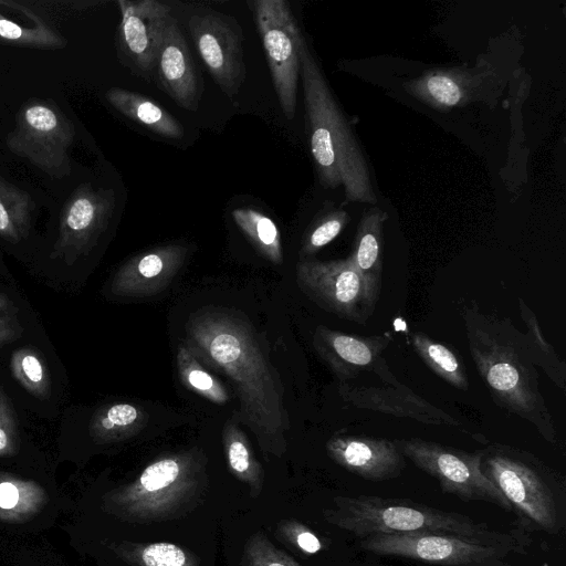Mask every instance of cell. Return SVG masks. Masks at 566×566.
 <instances>
[{"mask_svg":"<svg viewBox=\"0 0 566 566\" xmlns=\"http://www.w3.org/2000/svg\"><path fill=\"white\" fill-rule=\"evenodd\" d=\"M247 566H301L277 549L263 534H254L245 546Z\"/></svg>","mask_w":566,"mask_h":566,"instance_id":"cell-33","label":"cell"},{"mask_svg":"<svg viewBox=\"0 0 566 566\" xmlns=\"http://www.w3.org/2000/svg\"><path fill=\"white\" fill-rule=\"evenodd\" d=\"M296 283L311 301L343 319L365 324L374 313L376 303L349 258L301 260Z\"/></svg>","mask_w":566,"mask_h":566,"instance_id":"cell-10","label":"cell"},{"mask_svg":"<svg viewBox=\"0 0 566 566\" xmlns=\"http://www.w3.org/2000/svg\"><path fill=\"white\" fill-rule=\"evenodd\" d=\"M348 220L347 212L343 210H335L322 217L305 234L301 254L312 255L331 243L346 227Z\"/></svg>","mask_w":566,"mask_h":566,"instance_id":"cell-31","label":"cell"},{"mask_svg":"<svg viewBox=\"0 0 566 566\" xmlns=\"http://www.w3.org/2000/svg\"><path fill=\"white\" fill-rule=\"evenodd\" d=\"M189 30L213 81L234 97L245 80L243 32L238 21L220 12L197 13L189 20Z\"/></svg>","mask_w":566,"mask_h":566,"instance_id":"cell-11","label":"cell"},{"mask_svg":"<svg viewBox=\"0 0 566 566\" xmlns=\"http://www.w3.org/2000/svg\"><path fill=\"white\" fill-rule=\"evenodd\" d=\"M222 443L230 471L237 479L249 484L253 496H258L263 485L262 465L255 459L245 433L233 419L223 426Z\"/></svg>","mask_w":566,"mask_h":566,"instance_id":"cell-23","label":"cell"},{"mask_svg":"<svg viewBox=\"0 0 566 566\" xmlns=\"http://www.w3.org/2000/svg\"><path fill=\"white\" fill-rule=\"evenodd\" d=\"M202 454L181 451L149 463L129 484L105 494L104 507L123 518H155L175 510L203 473Z\"/></svg>","mask_w":566,"mask_h":566,"instance_id":"cell-7","label":"cell"},{"mask_svg":"<svg viewBox=\"0 0 566 566\" xmlns=\"http://www.w3.org/2000/svg\"><path fill=\"white\" fill-rule=\"evenodd\" d=\"M300 64L311 153L321 184L326 188L342 186L349 201L375 203L365 157L304 36Z\"/></svg>","mask_w":566,"mask_h":566,"instance_id":"cell-3","label":"cell"},{"mask_svg":"<svg viewBox=\"0 0 566 566\" xmlns=\"http://www.w3.org/2000/svg\"><path fill=\"white\" fill-rule=\"evenodd\" d=\"M490 566H511V565L503 563V559H499Z\"/></svg>","mask_w":566,"mask_h":566,"instance_id":"cell-39","label":"cell"},{"mask_svg":"<svg viewBox=\"0 0 566 566\" xmlns=\"http://www.w3.org/2000/svg\"><path fill=\"white\" fill-rule=\"evenodd\" d=\"M185 331L182 345L230 380L239 421L265 450L280 452L290 429L283 385L251 322L238 311L206 306L189 316Z\"/></svg>","mask_w":566,"mask_h":566,"instance_id":"cell-1","label":"cell"},{"mask_svg":"<svg viewBox=\"0 0 566 566\" xmlns=\"http://www.w3.org/2000/svg\"><path fill=\"white\" fill-rule=\"evenodd\" d=\"M460 314L472 360L493 401L532 423L545 441L556 443L555 423L524 332L509 317L483 312L474 301Z\"/></svg>","mask_w":566,"mask_h":566,"instance_id":"cell-2","label":"cell"},{"mask_svg":"<svg viewBox=\"0 0 566 566\" xmlns=\"http://www.w3.org/2000/svg\"><path fill=\"white\" fill-rule=\"evenodd\" d=\"M332 460L345 470L369 481L399 476L405 457L394 440L366 434H336L326 443Z\"/></svg>","mask_w":566,"mask_h":566,"instance_id":"cell-17","label":"cell"},{"mask_svg":"<svg viewBox=\"0 0 566 566\" xmlns=\"http://www.w3.org/2000/svg\"><path fill=\"white\" fill-rule=\"evenodd\" d=\"M187 253L182 244H166L133 256L115 273L112 293L143 298L163 292L184 265Z\"/></svg>","mask_w":566,"mask_h":566,"instance_id":"cell-15","label":"cell"},{"mask_svg":"<svg viewBox=\"0 0 566 566\" xmlns=\"http://www.w3.org/2000/svg\"><path fill=\"white\" fill-rule=\"evenodd\" d=\"M46 503L48 493L41 484L0 472V522L25 523L38 515Z\"/></svg>","mask_w":566,"mask_h":566,"instance_id":"cell-21","label":"cell"},{"mask_svg":"<svg viewBox=\"0 0 566 566\" xmlns=\"http://www.w3.org/2000/svg\"><path fill=\"white\" fill-rule=\"evenodd\" d=\"M409 342L421 360L440 378L467 391L469 378L461 357L450 347L439 343L421 332H411Z\"/></svg>","mask_w":566,"mask_h":566,"instance_id":"cell-24","label":"cell"},{"mask_svg":"<svg viewBox=\"0 0 566 566\" xmlns=\"http://www.w3.org/2000/svg\"><path fill=\"white\" fill-rule=\"evenodd\" d=\"M394 442L405 458L436 479L444 492L465 502H489L512 513L507 500L480 470L481 450L467 452L421 438Z\"/></svg>","mask_w":566,"mask_h":566,"instance_id":"cell-8","label":"cell"},{"mask_svg":"<svg viewBox=\"0 0 566 566\" xmlns=\"http://www.w3.org/2000/svg\"><path fill=\"white\" fill-rule=\"evenodd\" d=\"M22 327L12 315L0 317V347L19 338Z\"/></svg>","mask_w":566,"mask_h":566,"instance_id":"cell-37","label":"cell"},{"mask_svg":"<svg viewBox=\"0 0 566 566\" xmlns=\"http://www.w3.org/2000/svg\"><path fill=\"white\" fill-rule=\"evenodd\" d=\"M149 416L140 406L116 402L103 406L92 417L90 436L96 443H111L138 434Z\"/></svg>","mask_w":566,"mask_h":566,"instance_id":"cell-22","label":"cell"},{"mask_svg":"<svg viewBox=\"0 0 566 566\" xmlns=\"http://www.w3.org/2000/svg\"><path fill=\"white\" fill-rule=\"evenodd\" d=\"M20 438L15 415L10 399L0 387V457H11L19 451Z\"/></svg>","mask_w":566,"mask_h":566,"instance_id":"cell-34","label":"cell"},{"mask_svg":"<svg viewBox=\"0 0 566 566\" xmlns=\"http://www.w3.org/2000/svg\"><path fill=\"white\" fill-rule=\"evenodd\" d=\"M106 98L126 117L163 137L179 139L185 134L182 125L148 96L123 88H111Z\"/></svg>","mask_w":566,"mask_h":566,"instance_id":"cell-20","label":"cell"},{"mask_svg":"<svg viewBox=\"0 0 566 566\" xmlns=\"http://www.w3.org/2000/svg\"><path fill=\"white\" fill-rule=\"evenodd\" d=\"M528 537L515 530L502 537L441 532L371 534L360 548L379 556L401 557L443 566H490L509 553H525Z\"/></svg>","mask_w":566,"mask_h":566,"instance_id":"cell-6","label":"cell"},{"mask_svg":"<svg viewBox=\"0 0 566 566\" xmlns=\"http://www.w3.org/2000/svg\"><path fill=\"white\" fill-rule=\"evenodd\" d=\"M13 308L14 306L10 298L4 294H0V317L11 315Z\"/></svg>","mask_w":566,"mask_h":566,"instance_id":"cell-38","label":"cell"},{"mask_svg":"<svg viewBox=\"0 0 566 566\" xmlns=\"http://www.w3.org/2000/svg\"><path fill=\"white\" fill-rule=\"evenodd\" d=\"M10 367L15 380L33 397L46 400L51 396L50 375L36 348L24 346L13 352Z\"/></svg>","mask_w":566,"mask_h":566,"instance_id":"cell-29","label":"cell"},{"mask_svg":"<svg viewBox=\"0 0 566 566\" xmlns=\"http://www.w3.org/2000/svg\"><path fill=\"white\" fill-rule=\"evenodd\" d=\"M326 520L360 539L371 534L441 532L475 537H502L484 522L403 499L377 495L336 496Z\"/></svg>","mask_w":566,"mask_h":566,"instance_id":"cell-5","label":"cell"},{"mask_svg":"<svg viewBox=\"0 0 566 566\" xmlns=\"http://www.w3.org/2000/svg\"><path fill=\"white\" fill-rule=\"evenodd\" d=\"M390 343L388 335H350L324 325H318L313 335L316 353L340 382L363 373H374L385 384L397 380L382 357Z\"/></svg>","mask_w":566,"mask_h":566,"instance_id":"cell-12","label":"cell"},{"mask_svg":"<svg viewBox=\"0 0 566 566\" xmlns=\"http://www.w3.org/2000/svg\"><path fill=\"white\" fill-rule=\"evenodd\" d=\"M521 317L525 324V337L536 366L562 390L566 389V364L545 338L533 310L522 297L517 298Z\"/></svg>","mask_w":566,"mask_h":566,"instance_id":"cell-25","label":"cell"},{"mask_svg":"<svg viewBox=\"0 0 566 566\" xmlns=\"http://www.w3.org/2000/svg\"><path fill=\"white\" fill-rule=\"evenodd\" d=\"M18 195L0 190V234L8 240L19 241L28 227V210L19 207Z\"/></svg>","mask_w":566,"mask_h":566,"instance_id":"cell-32","label":"cell"},{"mask_svg":"<svg viewBox=\"0 0 566 566\" xmlns=\"http://www.w3.org/2000/svg\"><path fill=\"white\" fill-rule=\"evenodd\" d=\"M338 392L344 401L359 409L408 418L424 424H462L459 419L423 399L399 379L381 385L340 382Z\"/></svg>","mask_w":566,"mask_h":566,"instance_id":"cell-14","label":"cell"},{"mask_svg":"<svg viewBox=\"0 0 566 566\" xmlns=\"http://www.w3.org/2000/svg\"><path fill=\"white\" fill-rule=\"evenodd\" d=\"M113 208L111 190H87L75 196L63 216L52 256H61L71 264L78 255L87 253L106 228Z\"/></svg>","mask_w":566,"mask_h":566,"instance_id":"cell-16","label":"cell"},{"mask_svg":"<svg viewBox=\"0 0 566 566\" xmlns=\"http://www.w3.org/2000/svg\"><path fill=\"white\" fill-rule=\"evenodd\" d=\"M0 39L18 43L39 42L34 34L23 30L19 24L0 15Z\"/></svg>","mask_w":566,"mask_h":566,"instance_id":"cell-36","label":"cell"},{"mask_svg":"<svg viewBox=\"0 0 566 566\" xmlns=\"http://www.w3.org/2000/svg\"><path fill=\"white\" fill-rule=\"evenodd\" d=\"M248 3L263 43L277 101L286 118L292 119L296 111L303 35L289 2L255 0Z\"/></svg>","mask_w":566,"mask_h":566,"instance_id":"cell-9","label":"cell"},{"mask_svg":"<svg viewBox=\"0 0 566 566\" xmlns=\"http://www.w3.org/2000/svg\"><path fill=\"white\" fill-rule=\"evenodd\" d=\"M387 214L371 208L357 228L352 254L348 256L365 281L370 298L377 303L382 283L384 222Z\"/></svg>","mask_w":566,"mask_h":566,"instance_id":"cell-19","label":"cell"},{"mask_svg":"<svg viewBox=\"0 0 566 566\" xmlns=\"http://www.w3.org/2000/svg\"><path fill=\"white\" fill-rule=\"evenodd\" d=\"M176 364L179 379L186 388L216 405H226L229 401V394L223 385L182 344L178 347Z\"/></svg>","mask_w":566,"mask_h":566,"instance_id":"cell-28","label":"cell"},{"mask_svg":"<svg viewBox=\"0 0 566 566\" xmlns=\"http://www.w3.org/2000/svg\"><path fill=\"white\" fill-rule=\"evenodd\" d=\"M232 218L255 250L275 265L283 263L281 234L274 221L252 208H238Z\"/></svg>","mask_w":566,"mask_h":566,"instance_id":"cell-26","label":"cell"},{"mask_svg":"<svg viewBox=\"0 0 566 566\" xmlns=\"http://www.w3.org/2000/svg\"><path fill=\"white\" fill-rule=\"evenodd\" d=\"M123 50L132 67L145 78L156 71L170 7L156 0H119Z\"/></svg>","mask_w":566,"mask_h":566,"instance_id":"cell-13","label":"cell"},{"mask_svg":"<svg viewBox=\"0 0 566 566\" xmlns=\"http://www.w3.org/2000/svg\"><path fill=\"white\" fill-rule=\"evenodd\" d=\"M467 87V81L459 74L436 71L412 82L409 90L433 106L453 107L465 98Z\"/></svg>","mask_w":566,"mask_h":566,"instance_id":"cell-27","label":"cell"},{"mask_svg":"<svg viewBox=\"0 0 566 566\" xmlns=\"http://www.w3.org/2000/svg\"><path fill=\"white\" fill-rule=\"evenodd\" d=\"M157 83L180 107L197 111L201 82L185 36L175 20L168 19L157 60Z\"/></svg>","mask_w":566,"mask_h":566,"instance_id":"cell-18","label":"cell"},{"mask_svg":"<svg viewBox=\"0 0 566 566\" xmlns=\"http://www.w3.org/2000/svg\"><path fill=\"white\" fill-rule=\"evenodd\" d=\"M480 470L507 500L517 530L559 534L565 525V490L558 473L534 454L502 443L481 449Z\"/></svg>","mask_w":566,"mask_h":566,"instance_id":"cell-4","label":"cell"},{"mask_svg":"<svg viewBox=\"0 0 566 566\" xmlns=\"http://www.w3.org/2000/svg\"><path fill=\"white\" fill-rule=\"evenodd\" d=\"M286 533L291 541L304 553L315 554L322 549L319 538L308 528L297 523H290L286 525Z\"/></svg>","mask_w":566,"mask_h":566,"instance_id":"cell-35","label":"cell"},{"mask_svg":"<svg viewBox=\"0 0 566 566\" xmlns=\"http://www.w3.org/2000/svg\"><path fill=\"white\" fill-rule=\"evenodd\" d=\"M114 551L123 559L137 566H197L190 554L171 543H124L116 546Z\"/></svg>","mask_w":566,"mask_h":566,"instance_id":"cell-30","label":"cell"}]
</instances>
